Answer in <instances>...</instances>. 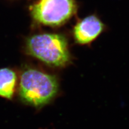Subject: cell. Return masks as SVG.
<instances>
[{
	"label": "cell",
	"mask_w": 129,
	"mask_h": 129,
	"mask_svg": "<svg viewBox=\"0 0 129 129\" xmlns=\"http://www.w3.org/2000/svg\"><path fill=\"white\" fill-rule=\"evenodd\" d=\"M59 88V82L56 76L28 68L21 73L19 97L25 105L41 108L56 98Z\"/></svg>",
	"instance_id": "6da1fadb"
},
{
	"label": "cell",
	"mask_w": 129,
	"mask_h": 129,
	"mask_svg": "<svg viewBox=\"0 0 129 129\" xmlns=\"http://www.w3.org/2000/svg\"><path fill=\"white\" fill-rule=\"evenodd\" d=\"M26 50L29 55L50 67H64L71 60L67 38L57 34L30 37L26 41Z\"/></svg>",
	"instance_id": "7a4b0ae2"
},
{
	"label": "cell",
	"mask_w": 129,
	"mask_h": 129,
	"mask_svg": "<svg viewBox=\"0 0 129 129\" xmlns=\"http://www.w3.org/2000/svg\"><path fill=\"white\" fill-rule=\"evenodd\" d=\"M77 11L75 0H39L32 7L31 14L38 23L58 26L68 21Z\"/></svg>",
	"instance_id": "3957f363"
},
{
	"label": "cell",
	"mask_w": 129,
	"mask_h": 129,
	"mask_svg": "<svg viewBox=\"0 0 129 129\" xmlns=\"http://www.w3.org/2000/svg\"><path fill=\"white\" fill-rule=\"evenodd\" d=\"M104 29V24L97 16H88L78 21L74 27V40L80 45L89 44L101 34Z\"/></svg>",
	"instance_id": "277c9868"
},
{
	"label": "cell",
	"mask_w": 129,
	"mask_h": 129,
	"mask_svg": "<svg viewBox=\"0 0 129 129\" xmlns=\"http://www.w3.org/2000/svg\"><path fill=\"white\" fill-rule=\"evenodd\" d=\"M17 75L12 69H0V97L11 100L13 98L17 84Z\"/></svg>",
	"instance_id": "5b68a950"
}]
</instances>
